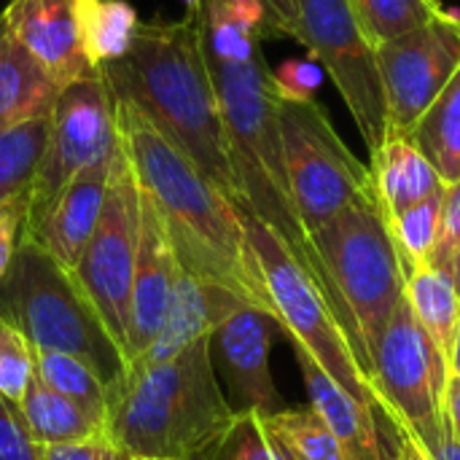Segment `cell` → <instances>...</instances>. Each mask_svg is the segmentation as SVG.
Wrapping results in <instances>:
<instances>
[{"label": "cell", "mask_w": 460, "mask_h": 460, "mask_svg": "<svg viewBox=\"0 0 460 460\" xmlns=\"http://www.w3.org/2000/svg\"><path fill=\"white\" fill-rule=\"evenodd\" d=\"M119 135L183 270L270 315L237 205L218 191L132 102L116 97Z\"/></svg>", "instance_id": "1"}, {"label": "cell", "mask_w": 460, "mask_h": 460, "mask_svg": "<svg viewBox=\"0 0 460 460\" xmlns=\"http://www.w3.org/2000/svg\"><path fill=\"white\" fill-rule=\"evenodd\" d=\"M102 73L119 100L132 102L218 191L240 205L218 97L199 49L197 13L140 24L132 49Z\"/></svg>", "instance_id": "2"}, {"label": "cell", "mask_w": 460, "mask_h": 460, "mask_svg": "<svg viewBox=\"0 0 460 460\" xmlns=\"http://www.w3.org/2000/svg\"><path fill=\"white\" fill-rule=\"evenodd\" d=\"M234 418L213 364V334L175 358L129 364L108 385L105 434L135 460H210Z\"/></svg>", "instance_id": "3"}, {"label": "cell", "mask_w": 460, "mask_h": 460, "mask_svg": "<svg viewBox=\"0 0 460 460\" xmlns=\"http://www.w3.org/2000/svg\"><path fill=\"white\" fill-rule=\"evenodd\" d=\"M205 65L226 129L229 156L240 186V208L272 226L296 259L315 275L313 245L288 186L278 94L264 54L243 65H226L205 57Z\"/></svg>", "instance_id": "4"}, {"label": "cell", "mask_w": 460, "mask_h": 460, "mask_svg": "<svg viewBox=\"0 0 460 460\" xmlns=\"http://www.w3.org/2000/svg\"><path fill=\"white\" fill-rule=\"evenodd\" d=\"M315 278L372 372V348L404 299L407 272L375 199L356 202L310 234Z\"/></svg>", "instance_id": "5"}, {"label": "cell", "mask_w": 460, "mask_h": 460, "mask_svg": "<svg viewBox=\"0 0 460 460\" xmlns=\"http://www.w3.org/2000/svg\"><path fill=\"white\" fill-rule=\"evenodd\" d=\"M237 210L267 294L270 315L280 334L291 340V348L307 353L353 399L364 402L380 420H385V402L377 383L337 318L318 278L296 259L272 226L240 205Z\"/></svg>", "instance_id": "6"}, {"label": "cell", "mask_w": 460, "mask_h": 460, "mask_svg": "<svg viewBox=\"0 0 460 460\" xmlns=\"http://www.w3.org/2000/svg\"><path fill=\"white\" fill-rule=\"evenodd\" d=\"M0 318L27 337L32 350H54L81 358L105 385L127 372V358L94 305L40 243L22 234L0 280Z\"/></svg>", "instance_id": "7"}, {"label": "cell", "mask_w": 460, "mask_h": 460, "mask_svg": "<svg viewBox=\"0 0 460 460\" xmlns=\"http://www.w3.org/2000/svg\"><path fill=\"white\" fill-rule=\"evenodd\" d=\"M278 121L291 197L307 237L345 208L375 199L369 164L356 159L315 100H278Z\"/></svg>", "instance_id": "8"}, {"label": "cell", "mask_w": 460, "mask_h": 460, "mask_svg": "<svg viewBox=\"0 0 460 460\" xmlns=\"http://www.w3.org/2000/svg\"><path fill=\"white\" fill-rule=\"evenodd\" d=\"M121 146L116 94L102 70L59 86L49 113V140L27 191L24 229H32L62 189L89 164L113 156Z\"/></svg>", "instance_id": "9"}, {"label": "cell", "mask_w": 460, "mask_h": 460, "mask_svg": "<svg viewBox=\"0 0 460 460\" xmlns=\"http://www.w3.org/2000/svg\"><path fill=\"white\" fill-rule=\"evenodd\" d=\"M372 377L385 402V420L404 423L423 450L447 434L445 388L450 364L415 321L407 299L399 302L372 348Z\"/></svg>", "instance_id": "10"}, {"label": "cell", "mask_w": 460, "mask_h": 460, "mask_svg": "<svg viewBox=\"0 0 460 460\" xmlns=\"http://www.w3.org/2000/svg\"><path fill=\"white\" fill-rule=\"evenodd\" d=\"M140 248V186L129 156H113L100 221L73 270V278L94 305L105 329L127 358V307Z\"/></svg>", "instance_id": "11"}, {"label": "cell", "mask_w": 460, "mask_h": 460, "mask_svg": "<svg viewBox=\"0 0 460 460\" xmlns=\"http://www.w3.org/2000/svg\"><path fill=\"white\" fill-rule=\"evenodd\" d=\"M299 43L342 94L367 151L388 137L385 97L375 46L356 22L350 0H299Z\"/></svg>", "instance_id": "12"}, {"label": "cell", "mask_w": 460, "mask_h": 460, "mask_svg": "<svg viewBox=\"0 0 460 460\" xmlns=\"http://www.w3.org/2000/svg\"><path fill=\"white\" fill-rule=\"evenodd\" d=\"M375 59L388 135H410L460 67V13L445 11L429 24L377 46Z\"/></svg>", "instance_id": "13"}, {"label": "cell", "mask_w": 460, "mask_h": 460, "mask_svg": "<svg viewBox=\"0 0 460 460\" xmlns=\"http://www.w3.org/2000/svg\"><path fill=\"white\" fill-rule=\"evenodd\" d=\"M278 323L264 310L234 302L213 329V364L224 375L226 399L234 412L272 415L286 404L272 380L270 350Z\"/></svg>", "instance_id": "14"}, {"label": "cell", "mask_w": 460, "mask_h": 460, "mask_svg": "<svg viewBox=\"0 0 460 460\" xmlns=\"http://www.w3.org/2000/svg\"><path fill=\"white\" fill-rule=\"evenodd\" d=\"M175 275L178 259L170 237L154 205L140 191V248L127 307V367L129 361L140 358L159 337L172 299Z\"/></svg>", "instance_id": "15"}, {"label": "cell", "mask_w": 460, "mask_h": 460, "mask_svg": "<svg viewBox=\"0 0 460 460\" xmlns=\"http://www.w3.org/2000/svg\"><path fill=\"white\" fill-rule=\"evenodd\" d=\"M0 13L57 86L89 73L78 43V0H8Z\"/></svg>", "instance_id": "16"}, {"label": "cell", "mask_w": 460, "mask_h": 460, "mask_svg": "<svg viewBox=\"0 0 460 460\" xmlns=\"http://www.w3.org/2000/svg\"><path fill=\"white\" fill-rule=\"evenodd\" d=\"M113 156H105V159L89 164L86 170H81L62 189V194L49 205V210L40 216V221L32 229L22 232V234L32 237L35 243H40L46 248V253H51L70 272L75 270V264L100 221Z\"/></svg>", "instance_id": "17"}, {"label": "cell", "mask_w": 460, "mask_h": 460, "mask_svg": "<svg viewBox=\"0 0 460 460\" xmlns=\"http://www.w3.org/2000/svg\"><path fill=\"white\" fill-rule=\"evenodd\" d=\"M294 358L299 364L310 407L342 442L350 460H394L380 418L364 402L353 399L340 383H334L307 353L294 348Z\"/></svg>", "instance_id": "18"}, {"label": "cell", "mask_w": 460, "mask_h": 460, "mask_svg": "<svg viewBox=\"0 0 460 460\" xmlns=\"http://www.w3.org/2000/svg\"><path fill=\"white\" fill-rule=\"evenodd\" d=\"M234 302H243V299H237L226 288L208 283L205 278H199L178 264L172 299H170L164 323L159 329V337L140 358H135L129 364H159V361L175 358L181 350H186L197 340L210 337L216 323L221 321V315Z\"/></svg>", "instance_id": "19"}, {"label": "cell", "mask_w": 460, "mask_h": 460, "mask_svg": "<svg viewBox=\"0 0 460 460\" xmlns=\"http://www.w3.org/2000/svg\"><path fill=\"white\" fill-rule=\"evenodd\" d=\"M369 175L383 218H391L445 189L442 178L410 135H388L377 151L369 154Z\"/></svg>", "instance_id": "20"}, {"label": "cell", "mask_w": 460, "mask_h": 460, "mask_svg": "<svg viewBox=\"0 0 460 460\" xmlns=\"http://www.w3.org/2000/svg\"><path fill=\"white\" fill-rule=\"evenodd\" d=\"M57 92V81L13 38L0 13V132L22 121L49 116Z\"/></svg>", "instance_id": "21"}, {"label": "cell", "mask_w": 460, "mask_h": 460, "mask_svg": "<svg viewBox=\"0 0 460 460\" xmlns=\"http://www.w3.org/2000/svg\"><path fill=\"white\" fill-rule=\"evenodd\" d=\"M404 299L420 329L450 364V350L460 326V296L447 270L423 264L407 275Z\"/></svg>", "instance_id": "22"}, {"label": "cell", "mask_w": 460, "mask_h": 460, "mask_svg": "<svg viewBox=\"0 0 460 460\" xmlns=\"http://www.w3.org/2000/svg\"><path fill=\"white\" fill-rule=\"evenodd\" d=\"M19 412H22L24 429L35 447L84 442V439H94V437L105 434V429L100 423H94L70 399H65L54 388H49L38 375L30 380L27 394L22 396Z\"/></svg>", "instance_id": "23"}, {"label": "cell", "mask_w": 460, "mask_h": 460, "mask_svg": "<svg viewBox=\"0 0 460 460\" xmlns=\"http://www.w3.org/2000/svg\"><path fill=\"white\" fill-rule=\"evenodd\" d=\"M140 30L135 5L127 0H78V43L89 70L121 59Z\"/></svg>", "instance_id": "24"}, {"label": "cell", "mask_w": 460, "mask_h": 460, "mask_svg": "<svg viewBox=\"0 0 460 460\" xmlns=\"http://www.w3.org/2000/svg\"><path fill=\"white\" fill-rule=\"evenodd\" d=\"M442 183L460 181V67L410 132Z\"/></svg>", "instance_id": "25"}, {"label": "cell", "mask_w": 460, "mask_h": 460, "mask_svg": "<svg viewBox=\"0 0 460 460\" xmlns=\"http://www.w3.org/2000/svg\"><path fill=\"white\" fill-rule=\"evenodd\" d=\"M261 420L286 460H350L342 442L310 404L283 407L280 412L261 415Z\"/></svg>", "instance_id": "26"}, {"label": "cell", "mask_w": 460, "mask_h": 460, "mask_svg": "<svg viewBox=\"0 0 460 460\" xmlns=\"http://www.w3.org/2000/svg\"><path fill=\"white\" fill-rule=\"evenodd\" d=\"M35 375L59 396L81 407L94 423H108V385L81 358L54 350H35Z\"/></svg>", "instance_id": "27"}, {"label": "cell", "mask_w": 460, "mask_h": 460, "mask_svg": "<svg viewBox=\"0 0 460 460\" xmlns=\"http://www.w3.org/2000/svg\"><path fill=\"white\" fill-rule=\"evenodd\" d=\"M49 140V116L0 132V205L27 194Z\"/></svg>", "instance_id": "28"}, {"label": "cell", "mask_w": 460, "mask_h": 460, "mask_svg": "<svg viewBox=\"0 0 460 460\" xmlns=\"http://www.w3.org/2000/svg\"><path fill=\"white\" fill-rule=\"evenodd\" d=\"M350 8L375 49L429 24L447 11L439 0H350Z\"/></svg>", "instance_id": "29"}, {"label": "cell", "mask_w": 460, "mask_h": 460, "mask_svg": "<svg viewBox=\"0 0 460 460\" xmlns=\"http://www.w3.org/2000/svg\"><path fill=\"white\" fill-rule=\"evenodd\" d=\"M442 194H445V189L439 194L385 218L391 240L396 245V253H399L407 275L412 270L434 261V251L439 243V224H442Z\"/></svg>", "instance_id": "30"}, {"label": "cell", "mask_w": 460, "mask_h": 460, "mask_svg": "<svg viewBox=\"0 0 460 460\" xmlns=\"http://www.w3.org/2000/svg\"><path fill=\"white\" fill-rule=\"evenodd\" d=\"M35 377V350L22 332L0 318V394L19 404Z\"/></svg>", "instance_id": "31"}, {"label": "cell", "mask_w": 460, "mask_h": 460, "mask_svg": "<svg viewBox=\"0 0 460 460\" xmlns=\"http://www.w3.org/2000/svg\"><path fill=\"white\" fill-rule=\"evenodd\" d=\"M210 460H286V456L267 434L259 412H237L229 434Z\"/></svg>", "instance_id": "32"}, {"label": "cell", "mask_w": 460, "mask_h": 460, "mask_svg": "<svg viewBox=\"0 0 460 460\" xmlns=\"http://www.w3.org/2000/svg\"><path fill=\"white\" fill-rule=\"evenodd\" d=\"M323 84V67L313 59H286L280 67L272 70V86L278 100H291V102H310L315 100V92Z\"/></svg>", "instance_id": "33"}, {"label": "cell", "mask_w": 460, "mask_h": 460, "mask_svg": "<svg viewBox=\"0 0 460 460\" xmlns=\"http://www.w3.org/2000/svg\"><path fill=\"white\" fill-rule=\"evenodd\" d=\"M0 460H38V447L32 445L19 404L0 394Z\"/></svg>", "instance_id": "34"}, {"label": "cell", "mask_w": 460, "mask_h": 460, "mask_svg": "<svg viewBox=\"0 0 460 460\" xmlns=\"http://www.w3.org/2000/svg\"><path fill=\"white\" fill-rule=\"evenodd\" d=\"M460 248V181L447 183L445 194H442V224H439V243L434 251V261L437 267L447 270V264L453 261V256Z\"/></svg>", "instance_id": "35"}, {"label": "cell", "mask_w": 460, "mask_h": 460, "mask_svg": "<svg viewBox=\"0 0 460 460\" xmlns=\"http://www.w3.org/2000/svg\"><path fill=\"white\" fill-rule=\"evenodd\" d=\"M38 460H135L129 458L108 434H100L94 439L84 442H67V445H49L38 447Z\"/></svg>", "instance_id": "36"}, {"label": "cell", "mask_w": 460, "mask_h": 460, "mask_svg": "<svg viewBox=\"0 0 460 460\" xmlns=\"http://www.w3.org/2000/svg\"><path fill=\"white\" fill-rule=\"evenodd\" d=\"M27 218V194H19L0 205V280L13 259V251L19 245L22 229Z\"/></svg>", "instance_id": "37"}, {"label": "cell", "mask_w": 460, "mask_h": 460, "mask_svg": "<svg viewBox=\"0 0 460 460\" xmlns=\"http://www.w3.org/2000/svg\"><path fill=\"white\" fill-rule=\"evenodd\" d=\"M267 11L272 35H288L299 40V0H259Z\"/></svg>", "instance_id": "38"}, {"label": "cell", "mask_w": 460, "mask_h": 460, "mask_svg": "<svg viewBox=\"0 0 460 460\" xmlns=\"http://www.w3.org/2000/svg\"><path fill=\"white\" fill-rule=\"evenodd\" d=\"M383 429L388 434V445H391L394 460H431L429 453L420 447L418 437L404 423H383Z\"/></svg>", "instance_id": "39"}, {"label": "cell", "mask_w": 460, "mask_h": 460, "mask_svg": "<svg viewBox=\"0 0 460 460\" xmlns=\"http://www.w3.org/2000/svg\"><path fill=\"white\" fill-rule=\"evenodd\" d=\"M445 420L450 437L460 445V380L456 375L447 377V388H445Z\"/></svg>", "instance_id": "40"}, {"label": "cell", "mask_w": 460, "mask_h": 460, "mask_svg": "<svg viewBox=\"0 0 460 460\" xmlns=\"http://www.w3.org/2000/svg\"><path fill=\"white\" fill-rule=\"evenodd\" d=\"M429 458L431 460H460V445L450 437V431L437 442V445H431L429 450Z\"/></svg>", "instance_id": "41"}, {"label": "cell", "mask_w": 460, "mask_h": 460, "mask_svg": "<svg viewBox=\"0 0 460 460\" xmlns=\"http://www.w3.org/2000/svg\"><path fill=\"white\" fill-rule=\"evenodd\" d=\"M450 375H456L460 380V326L458 334H456V342H453V350H450Z\"/></svg>", "instance_id": "42"}, {"label": "cell", "mask_w": 460, "mask_h": 460, "mask_svg": "<svg viewBox=\"0 0 460 460\" xmlns=\"http://www.w3.org/2000/svg\"><path fill=\"white\" fill-rule=\"evenodd\" d=\"M447 272H450V278H453V283H456V291H458L460 296V248L458 253L453 256V261L447 264Z\"/></svg>", "instance_id": "43"}]
</instances>
